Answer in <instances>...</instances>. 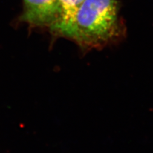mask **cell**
I'll use <instances>...</instances> for the list:
<instances>
[{
	"mask_svg": "<svg viewBox=\"0 0 153 153\" xmlns=\"http://www.w3.org/2000/svg\"><path fill=\"white\" fill-rule=\"evenodd\" d=\"M116 0H84L61 35L86 49H102L120 36Z\"/></svg>",
	"mask_w": 153,
	"mask_h": 153,
	"instance_id": "cell-1",
	"label": "cell"
},
{
	"mask_svg": "<svg viewBox=\"0 0 153 153\" xmlns=\"http://www.w3.org/2000/svg\"><path fill=\"white\" fill-rule=\"evenodd\" d=\"M24 12L21 19L35 26L51 28L59 16L58 0H23Z\"/></svg>",
	"mask_w": 153,
	"mask_h": 153,
	"instance_id": "cell-2",
	"label": "cell"
},
{
	"mask_svg": "<svg viewBox=\"0 0 153 153\" xmlns=\"http://www.w3.org/2000/svg\"><path fill=\"white\" fill-rule=\"evenodd\" d=\"M84 0H58L59 16L57 22L51 29L59 35L72 21L76 12Z\"/></svg>",
	"mask_w": 153,
	"mask_h": 153,
	"instance_id": "cell-3",
	"label": "cell"
}]
</instances>
